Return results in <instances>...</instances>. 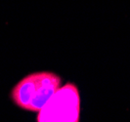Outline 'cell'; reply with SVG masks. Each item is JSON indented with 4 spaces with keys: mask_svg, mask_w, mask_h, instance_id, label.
<instances>
[{
    "mask_svg": "<svg viewBox=\"0 0 130 122\" xmlns=\"http://www.w3.org/2000/svg\"><path fill=\"white\" fill-rule=\"evenodd\" d=\"M62 79L53 71H35L15 84L10 98L19 109L38 112L61 87Z\"/></svg>",
    "mask_w": 130,
    "mask_h": 122,
    "instance_id": "cell-1",
    "label": "cell"
},
{
    "mask_svg": "<svg viewBox=\"0 0 130 122\" xmlns=\"http://www.w3.org/2000/svg\"><path fill=\"white\" fill-rule=\"evenodd\" d=\"M80 95L77 86L65 84L38 111L37 122H79Z\"/></svg>",
    "mask_w": 130,
    "mask_h": 122,
    "instance_id": "cell-2",
    "label": "cell"
}]
</instances>
